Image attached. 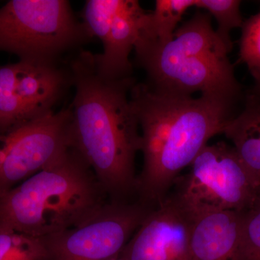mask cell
<instances>
[{"label": "cell", "mask_w": 260, "mask_h": 260, "mask_svg": "<svg viewBox=\"0 0 260 260\" xmlns=\"http://www.w3.org/2000/svg\"><path fill=\"white\" fill-rule=\"evenodd\" d=\"M242 215L229 210L189 215L191 260H239Z\"/></svg>", "instance_id": "8fae6325"}, {"label": "cell", "mask_w": 260, "mask_h": 260, "mask_svg": "<svg viewBox=\"0 0 260 260\" xmlns=\"http://www.w3.org/2000/svg\"><path fill=\"white\" fill-rule=\"evenodd\" d=\"M110 260H124V259H123V258L121 257L120 254H119V255L114 256V258H112V259H111Z\"/></svg>", "instance_id": "ffe728a7"}, {"label": "cell", "mask_w": 260, "mask_h": 260, "mask_svg": "<svg viewBox=\"0 0 260 260\" xmlns=\"http://www.w3.org/2000/svg\"><path fill=\"white\" fill-rule=\"evenodd\" d=\"M75 90L70 138L111 201L136 196L135 156L142 146L130 93L133 77L111 79L99 73L93 53L81 50L68 64Z\"/></svg>", "instance_id": "6da1fadb"}, {"label": "cell", "mask_w": 260, "mask_h": 260, "mask_svg": "<svg viewBox=\"0 0 260 260\" xmlns=\"http://www.w3.org/2000/svg\"><path fill=\"white\" fill-rule=\"evenodd\" d=\"M239 0H197L195 7L204 9L216 20L218 28L215 30L219 39L232 51L233 43L230 32L233 29L242 28L243 20Z\"/></svg>", "instance_id": "e0dca14e"}, {"label": "cell", "mask_w": 260, "mask_h": 260, "mask_svg": "<svg viewBox=\"0 0 260 260\" xmlns=\"http://www.w3.org/2000/svg\"><path fill=\"white\" fill-rule=\"evenodd\" d=\"M152 207L111 201L78 226L41 238L49 260H110L119 255Z\"/></svg>", "instance_id": "ba28073f"}, {"label": "cell", "mask_w": 260, "mask_h": 260, "mask_svg": "<svg viewBox=\"0 0 260 260\" xmlns=\"http://www.w3.org/2000/svg\"><path fill=\"white\" fill-rule=\"evenodd\" d=\"M190 166L174 197L189 215L244 213L259 194V186L235 148L223 142L207 145Z\"/></svg>", "instance_id": "8992f818"}, {"label": "cell", "mask_w": 260, "mask_h": 260, "mask_svg": "<svg viewBox=\"0 0 260 260\" xmlns=\"http://www.w3.org/2000/svg\"><path fill=\"white\" fill-rule=\"evenodd\" d=\"M126 0H88L82 13L84 26L92 38L102 44L107 41L114 19L124 8Z\"/></svg>", "instance_id": "9a60e30c"}, {"label": "cell", "mask_w": 260, "mask_h": 260, "mask_svg": "<svg viewBox=\"0 0 260 260\" xmlns=\"http://www.w3.org/2000/svg\"><path fill=\"white\" fill-rule=\"evenodd\" d=\"M244 99L220 94H201L197 99L177 95L165 145L153 172L137 184V199L150 207L161 203L179 172L239 114Z\"/></svg>", "instance_id": "277c9868"}, {"label": "cell", "mask_w": 260, "mask_h": 260, "mask_svg": "<svg viewBox=\"0 0 260 260\" xmlns=\"http://www.w3.org/2000/svg\"><path fill=\"white\" fill-rule=\"evenodd\" d=\"M196 1L157 0L153 11L143 15L138 39L160 44L171 42L183 15Z\"/></svg>", "instance_id": "5bb4252c"}, {"label": "cell", "mask_w": 260, "mask_h": 260, "mask_svg": "<svg viewBox=\"0 0 260 260\" xmlns=\"http://www.w3.org/2000/svg\"><path fill=\"white\" fill-rule=\"evenodd\" d=\"M191 218L175 198L148 214L120 253L124 260H191Z\"/></svg>", "instance_id": "30bf717a"}, {"label": "cell", "mask_w": 260, "mask_h": 260, "mask_svg": "<svg viewBox=\"0 0 260 260\" xmlns=\"http://www.w3.org/2000/svg\"><path fill=\"white\" fill-rule=\"evenodd\" d=\"M238 62L247 67L254 80L252 89L260 93V12L243 23Z\"/></svg>", "instance_id": "ac0fdd59"}, {"label": "cell", "mask_w": 260, "mask_h": 260, "mask_svg": "<svg viewBox=\"0 0 260 260\" xmlns=\"http://www.w3.org/2000/svg\"><path fill=\"white\" fill-rule=\"evenodd\" d=\"M239 158L255 179L260 193V95L246 90L240 112L224 128Z\"/></svg>", "instance_id": "4fadbf2b"}, {"label": "cell", "mask_w": 260, "mask_h": 260, "mask_svg": "<svg viewBox=\"0 0 260 260\" xmlns=\"http://www.w3.org/2000/svg\"><path fill=\"white\" fill-rule=\"evenodd\" d=\"M251 90H253V91L255 92V93H257V94H258V95H260V93H259V92H256V91H255V90H253V89H252V88H251Z\"/></svg>", "instance_id": "44dd1931"}, {"label": "cell", "mask_w": 260, "mask_h": 260, "mask_svg": "<svg viewBox=\"0 0 260 260\" xmlns=\"http://www.w3.org/2000/svg\"><path fill=\"white\" fill-rule=\"evenodd\" d=\"M70 107L0 126V194L49 167L72 148Z\"/></svg>", "instance_id": "52a82bcc"}, {"label": "cell", "mask_w": 260, "mask_h": 260, "mask_svg": "<svg viewBox=\"0 0 260 260\" xmlns=\"http://www.w3.org/2000/svg\"><path fill=\"white\" fill-rule=\"evenodd\" d=\"M135 51V61L146 73L145 84L155 91L183 96L200 92L245 97L228 57L231 51L214 30L208 13H195L166 44L138 39Z\"/></svg>", "instance_id": "3957f363"}, {"label": "cell", "mask_w": 260, "mask_h": 260, "mask_svg": "<svg viewBox=\"0 0 260 260\" xmlns=\"http://www.w3.org/2000/svg\"><path fill=\"white\" fill-rule=\"evenodd\" d=\"M109 201L88 162L71 148L49 167L0 194V231L48 237L78 226Z\"/></svg>", "instance_id": "7a4b0ae2"}, {"label": "cell", "mask_w": 260, "mask_h": 260, "mask_svg": "<svg viewBox=\"0 0 260 260\" xmlns=\"http://www.w3.org/2000/svg\"><path fill=\"white\" fill-rule=\"evenodd\" d=\"M72 85L59 61L19 60L0 66V126L54 112Z\"/></svg>", "instance_id": "9c48e42d"}, {"label": "cell", "mask_w": 260, "mask_h": 260, "mask_svg": "<svg viewBox=\"0 0 260 260\" xmlns=\"http://www.w3.org/2000/svg\"><path fill=\"white\" fill-rule=\"evenodd\" d=\"M0 260H49V255L41 238L0 231Z\"/></svg>", "instance_id": "2e32d148"}, {"label": "cell", "mask_w": 260, "mask_h": 260, "mask_svg": "<svg viewBox=\"0 0 260 260\" xmlns=\"http://www.w3.org/2000/svg\"><path fill=\"white\" fill-rule=\"evenodd\" d=\"M145 12L139 2L126 0L125 6L116 15L102 54H94L99 73L111 79L132 77V50L140 37L142 19Z\"/></svg>", "instance_id": "7c38bea8"}, {"label": "cell", "mask_w": 260, "mask_h": 260, "mask_svg": "<svg viewBox=\"0 0 260 260\" xmlns=\"http://www.w3.org/2000/svg\"><path fill=\"white\" fill-rule=\"evenodd\" d=\"M239 260H260V193L243 213Z\"/></svg>", "instance_id": "d6986e66"}, {"label": "cell", "mask_w": 260, "mask_h": 260, "mask_svg": "<svg viewBox=\"0 0 260 260\" xmlns=\"http://www.w3.org/2000/svg\"><path fill=\"white\" fill-rule=\"evenodd\" d=\"M93 38L66 0H11L0 8V51L57 61Z\"/></svg>", "instance_id": "5b68a950"}]
</instances>
